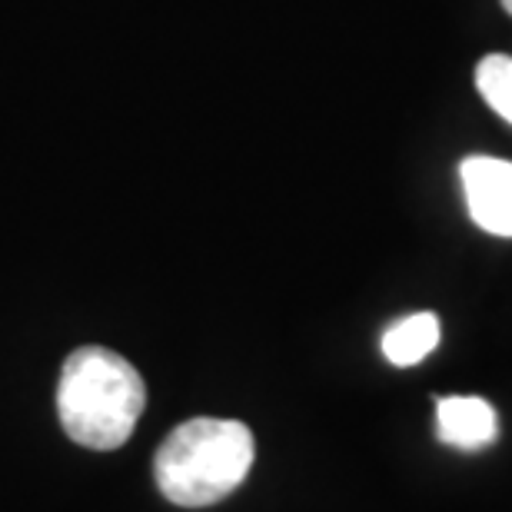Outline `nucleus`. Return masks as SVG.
Returning <instances> with one entry per match:
<instances>
[{
    "mask_svg": "<svg viewBox=\"0 0 512 512\" xmlns=\"http://www.w3.org/2000/svg\"><path fill=\"white\" fill-rule=\"evenodd\" d=\"M459 177L476 227L493 237H512V163L496 157H466Z\"/></svg>",
    "mask_w": 512,
    "mask_h": 512,
    "instance_id": "nucleus-3",
    "label": "nucleus"
},
{
    "mask_svg": "<svg viewBox=\"0 0 512 512\" xmlns=\"http://www.w3.org/2000/svg\"><path fill=\"white\" fill-rule=\"evenodd\" d=\"M147 406V386L130 360L107 346H80L67 356L57 383L64 433L87 449H120Z\"/></svg>",
    "mask_w": 512,
    "mask_h": 512,
    "instance_id": "nucleus-1",
    "label": "nucleus"
},
{
    "mask_svg": "<svg viewBox=\"0 0 512 512\" xmlns=\"http://www.w3.org/2000/svg\"><path fill=\"white\" fill-rule=\"evenodd\" d=\"M436 426L446 446L466 453L489 446L499 433L496 409L479 396H443L436 406Z\"/></svg>",
    "mask_w": 512,
    "mask_h": 512,
    "instance_id": "nucleus-4",
    "label": "nucleus"
},
{
    "mask_svg": "<svg viewBox=\"0 0 512 512\" xmlns=\"http://www.w3.org/2000/svg\"><path fill=\"white\" fill-rule=\"evenodd\" d=\"M253 433L237 419H190L163 439L153 476L173 506L200 509L227 499L253 466Z\"/></svg>",
    "mask_w": 512,
    "mask_h": 512,
    "instance_id": "nucleus-2",
    "label": "nucleus"
},
{
    "mask_svg": "<svg viewBox=\"0 0 512 512\" xmlns=\"http://www.w3.org/2000/svg\"><path fill=\"white\" fill-rule=\"evenodd\" d=\"M499 4H503V10H506V14H512V0H499Z\"/></svg>",
    "mask_w": 512,
    "mask_h": 512,
    "instance_id": "nucleus-7",
    "label": "nucleus"
},
{
    "mask_svg": "<svg viewBox=\"0 0 512 512\" xmlns=\"http://www.w3.org/2000/svg\"><path fill=\"white\" fill-rule=\"evenodd\" d=\"M476 90L496 110L499 117L512 124V57L489 54L476 67Z\"/></svg>",
    "mask_w": 512,
    "mask_h": 512,
    "instance_id": "nucleus-6",
    "label": "nucleus"
},
{
    "mask_svg": "<svg viewBox=\"0 0 512 512\" xmlns=\"http://www.w3.org/2000/svg\"><path fill=\"white\" fill-rule=\"evenodd\" d=\"M436 343H439L436 313H413L383 333V356L393 366H416L436 350Z\"/></svg>",
    "mask_w": 512,
    "mask_h": 512,
    "instance_id": "nucleus-5",
    "label": "nucleus"
}]
</instances>
